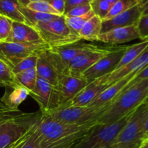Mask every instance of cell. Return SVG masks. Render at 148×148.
Wrapping results in <instances>:
<instances>
[{"label":"cell","instance_id":"obj_34","mask_svg":"<svg viewBox=\"0 0 148 148\" xmlns=\"http://www.w3.org/2000/svg\"><path fill=\"white\" fill-rule=\"evenodd\" d=\"M91 6L90 4H85V5L78 6V7H74L71 10H69L66 14H65V17H79L86 14L89 12L91 11Z\"/></svg>","mask_w":148,"mask_h":148},{"label":"cell","instance_id":"obj_23","mask_svg":"<svg viewBox=\"0 0 148 148\" xmlns=\"http://www.w3.org/2000/svg\"><path fill=\"white\" fill-rule=\"evenodd\" d=\"M20 11L25 19L26 24L32 26V27H34V25L38 24V23H48L51 20H56L58 17H60V16L55 15V14H46V13L33 11L24 6L20 7Z\"/></svg>","mask_w":148,"mask_h":148},{"label":"cell","instance_id":"obj_9","mask_svg":"<svg viewBox=\"0 0 148 148\" xmlns=\"http://www.w3.org/2000/svg\"><path fill=\"white\" fill-rule=\"evenodd\" d=\"M127 46H117L97 61L82 75L88 83L106 75L111 74L121 60Z\"/></svg>","mask_w":148,"mask_h":148},{"label":"cell","instance_id":"obj_13","mask_svg":"<svg viewBox=\"0 0 148 148\" xmlns=\"http://www.w3.org/2000/svg\"><path fill=\"white\" fill-rule=\"evenodd\" d=\"M108 75H104L88 83L72 99L64 104L76 106H86L89 105L101 92L108 87L106 82Z\"/></svg>","mask_w":148,"mask_h":148},{"label":"cell","instance_id":"obj_25","mask_svg":"<svg viewBox=\"0 0 148 148\" xmlns=\"http://www.w3.org/2000/svg\"><path fill=\"white\" fill-rule=\"evenodd\" d=\"M14 77L18 85L28 90L30 93L34 90L38 78L36 68H32L15 74Z\"/></svg>","mask_w":148,"mask_h":148},{"label":"cell","instance_id":"obj_26","mask_svg":"<svg viewBox=\"0 0 148 148\" xmlns=\"http://www.w3.org/2000/svg\"><path fill=\"white\" fill-rule=\"evenodd\" d=\"M33 125L9 148H40L33 131Z\"/></svg>","mask_w":148,"mask_h":148},{"label":"cell","instance_id":"obj_2","mask_svg":"<svg viewBox=\"0 0 148 148\" xmlns=\"http://www.w3.org/2000/svg\"><path fill=\"white\" fill-rule=\"evenodd\" d=\"M148 97V79L137 82L119 94L98 120V124H111L134 111Z\"/></svg>","mask_w":148,"mask_h":148},{"label":"cell","instance_id":"obj_6","mask_svg":"<svg viewBox=\"0 0 148 148\" xmlns=\"http://www.w3.org/2000/svg\"><path fill=\"white\" fill-rule=\"evenodd\" d=\"M133 112L111 124H96L73 148H108L127 124Z\"/></svg>","mask_w":148,"mask_h":148},{"label":"cell","instance_id":"obj_11","mask_svg":"<svg viewBox=\"0 0 148 148\" xmlns=\"http://www.w3.org/2000/svg\"><path fill=\"white\" fill-rule=\"evenodd\" d=\"M114 49V47H99L76 56L69 62L64 75L81 77L87 69Z\"/></svg>","mask_w":148,"mask_h":148},{"label":"cell","instance_id":"obj_43","mask_svg":"<svg viewBox=\"0 0 148 148\" xmlns=\"http://www.w3.org/2000/svg\"><path fill=\"white\" fill-rule=\"evenodd\" d=\"M140 148H148V138H146L142 143Z\"/></svg>","mask_w":148,"mask_h":148},{"label":"cell","instance_id":"obj_28","mask_svg":"<svg viewBox=\"0 0 148 148\" xmlns=\"http://www.w3.org/2000/svg\"><path fill=\"white\" fill-rule=\"evenodd\" d=\"M140 3V0H118L114 3L110 10L109 12L107 14L104 20H108L117 14L130 10L132 7L137 5Z\"/></svg>","mask_w":148,"mask_h":148},{"label":"cell","instance_id":"obj_44","mask_svg":"<svg viewBox=\"0 0 148 148\" xmlns=\"http://www.w3.org/2000/svg\"><path fill=\"white\" fill-rule=\"evenodd\" d=\"M106 1H108V3H110V4H111V5H113V4H114V3L116 2V1H118V0H106Z\"/></svg>","mask_w":148,"mask_h":148},{"label":"cell","instance_id":"obj_31","mask_svg":"<svg viewBox=\"0 0 148 148\" xmlns=\"http://www.w3.org/2000/svg\"><path fill=\"white\" fill-rule=\"evenodd\" d=\"M38 52L34 53H32L27 57L25 58L23 60L20 61L12 69V72L14 75L21 72L23 71L27 70V69H32V68H36L37 64L38 61Z\"/></svg>","mask_w":148,"mask_h":148},{"label":"cell","instance_id":"obj_39","mask_svg":"<svg viewBox=\"0 0 148 148\" xmlns=\"http://www.w3.org/2000/svg\"><path fill=\"white\" fill-rule=\"evenodd\" d=\"M142 9V15L148 14V0H140Z\"/></svg>","mask_w":148,"mask_h":148},{"label":"cell","instance_id":"obj_15","mask_svg":"<svg viewBox=\"0 0 148 148\" xmlns=\"http://www.w3.org/2000/svg\"><path fill=\"white\" fill-rule=\"evenodd\" d=\"M141 16L142 9L139 4L111 18L103 20L101 33L114 28L137 25Z\"/></svg>","mask_w":148,"mask_h":148},{"label":"cell","instance_id":"obj_35","mask_svg":"<svg viewBox=\"0 0 148 148\" xmlns=\"http://www.w3.org/2000/svg\"><path fill=\"white\" fill-rule=\"evenodd\" d=\"M137 27L140 40H143L148 37V14L141 16L137 24Z\"/></svg>","mask_w":148,"mask_h":148},{"label":"cell","instance_id":"obj_41","mask_svg":"<svg viewBox=\"0 0 148 148\" xmlns=\"http://www.w3.org/2000/svg\"><path fill=\"white\" fill-rule=\"evenodd\" d=\"M49 1V0H19V2H20V5L24 6L25 7L28 3L31 2V1Z\"/></svg>","mask_w":148,"mask_h":148},{"label":"cell","instance_id":"obj_37","mask_svg":"<svg viewBox=\"0 0 148 148\" xmlns=\"http://www.w3.org/2000/svg\"><path fill=\"white\" fill-rule=\"evenodd\" d=\"M92 0H65V10L64 15L68 12L69 10L73 9L74 7L78 6L90 4Z\"/></svg>","mask_w":148,"mask_h":148},{"label":"cell","instance_id":"obj_18","mask_svg":"<svg viewBox=\"0 0 148 148\" xmlns=\"http://www.w3.org/2000/svg\"><path fill=\"white\" fill-rule=\"evenodd\" d=\"M148 64V46L147 47L127 66L114 71L108 75L106 82L108 85H112L119 79L124 77L131 73L137 74Z\"/></svg>","mask_w":148,"mask_h":148},{"label":"cell","instance_id":"obj_42","mask_svg":"<svg viewBox=\"0 0 148 148\" xmlns=\"http://www.w3.org/2000/svg\"><path fill=\"white\" fill-rule=\"evenodd\" d=\"M145 139L148 138V117L146 121L145 125Z\"/></svg>","mask_w":148,"mask_h":148},{"label":"cell","instance_id":"obj_22","mask_svg":"<svg viewBox=\"0 0 148 148\" xmlns=\"http://www.w3.org/2000/svg\"><path fill=\"white\" fill-rule=\"evenodd\" d=\"M19 0H0V15L7 17L12 21L26 23L20 11Z\"/></svg>","mask_w":148,"mask_h":148},{"label":"cell","instance_id":"obj_24","mask_svg":"<svg viewBox=\"0 0 148 148\" xmlns=\"http://www.w3.org/2000/svg\"><path fill=\"white\" fill-rule=\"evenodd\" d=\"M147 46L148 41H145V40H142L140 43H135L132 46H127L121 60L114 71L121 69L131 63L147 47Z\"/></svg>","mask_w":148,"mask_h":148},{"label":"cell","instance_id":"obj_10","mask_svg":"<svg viewBox=\"0 0 148 148\" xmlns=\"http://www.w3.org/2000/svg\"><path fill=\"white\" fill-rule=\"evenodd\" d=\"M40 107L41 114H45L61 106L59 92L55 85L41 78H37L36 87L30 93Z\"/></svg>","mask_w":148,"mask_h":148},{"label":"cell","instance_id":"obj_30","mask_svg":"<svg viewBox=\"0 0 148 148\" xmlns=\"http://www.w3.org/2000/svg\"><path fill=\"white\" fill-rule=\"evenodd\" d=\"M94 14L104 20L111 8V4L106 0H92L90 4Z\"/></svg>","mask_w":148,"mask_h":148},{"label":"cell","instance_id":"obj_16","mask_svg":"<svg viewBox=\"0 0 148 148\" xmlns=\"http://www.w3.org/2000/svg\"><path fill=\"white\" fill-rule=\"evenodd\" d=\"M138 38L140 39V37L137 25H134L127 27L114 28L101 33L98 37L97 41L111 45H118Z\"/></svg>","mask_w":148,"mask_h":148},{"label":"cell","instance_id":"obj_14","mask_svg":"<svg viewBox=\"0 0 148 148\" xmlns=\"http://www.w3.org/2000/svg\"><path fill=\"white\" fill-rule=\"evenodd\" d=\"M5 41L29 45H41L46 43L36 28L26 23L14 21H12L11 33Z\"/></svg>","mask_w":148,"mask_h":148},{"label":"cell","instance_id":"obj_5","mask_svg":"<svg viewBox=\"0 0 148 148\" xmlns=\"http://www.w3.org/2000/svg\"><path fill=\"white\" fill-rule=\"evenodd\" d=\"M108 106L96 108L90 106H76L62 104L58 108L42 114L64 124H84L98 121Z\"/></svg>","mask_w":148,"mask_h":148},{"label":"cell","instance_id":"obj_29","mask_svg":"<svg viewBox=\"0 0 148 148\" xmlns=\"http://www.w3.org/2000/svg\"><path fill=\"white\" fill-rule=\"evenodd\" d=\"M94 15L95 14H94L93 12L91 10L85 15L75 17H65V20H66V23L69 30L74 34L79 36V32L80 31L85 23Z\"/></svg>","mask_w":148,"mask_h":148},{"label":"cell","instance_id":"obj_21","mask_svg":"<svg viewBox=\"0 0 148 148\" xmlns=\"http://www.w3.org/2000/svg\"><path fill=\"white\" fill-rule=\"evenodd\" d=\"M102 22V19L96 15L90 18L79 32V36L81 40L97 41L98 37L101 33Z\"/></svg>","mask_w":148,"mask_h":148},{"label":"cell","instance_id":"obj_20","mask_svg":"<svg viewBox=\"0 0 148 148\" xmlns=\"http://www.w3.org/2000/svg\"><path fill=\"white\" fill-rule=\"evenodd\" d=\"M11 92L5 91L4 95L0 99L1 103L12 112H18V107L30 95V92L21 85H17L12 88Z\"/></svg>","mask_w":148,"mask_h":148},{"label":"cell","instance_id":"obj_47","mask_svg":"<svg viewBox=\"0 0 148 148\" xmlns=\"http://www.w3.org/2000/svg\"><path fill=\"white\" fill-rule=\"evenodd\" d=\"M1 41H2V40H1V37H0V42Z\"/></svg>","mask_w":148,"mask_h":148},{"label":"cell","instance_id":"obj_1","mask_svg":"<svg viewBox=\"0 0 148 148\" xmlns=\"http://www.w3.org/2000/svg\"><path fill=\"white\" fill-rule=\"evenodd\" d=\"M98 121L84 124H67L49 118L44 114L33 125V131L40 148H73Z\"/></svg>","mask_w":148,"mask_h":148},{"label":"cell","instance_id":"obj_45","mask_svg":"<svg viewBox=\"0 0 148 148\" xmlns=\"http://www.w3.org/2000/svg\"><path fill=\"white\" fill-rule=\"evenodd\" d=\"M144 103H146L148 104V97H147V98H146V100H145V101Z\"/></svg>","mask_w":148,"mask_h":148},{"label":"cell","instance_id":"obj_40","mask_svg":"<svg viewBox=\"0 0 148 148\" xmlns=\"http://www.w3.org/2000/svg\"><path fill=\"white\" fill-rule=\"evenodd\" d=\"M10 112H12V111H10L9 109L6 108L1 103V102H0V118H1L4 114H7V113H10Z\"/></svg>","mask_w":148,"mask_h":148},{"label":"cell","instance_id":"obj_17","mask_svg":"<svg viewBox=\"0 0 148 148\" xmlns=\"http://www.w3.org/2000/svg\"><path fill=\"white\" fill-rule=\"evenodd\" d=\"M136 75L137 74L135 73L130 74L124 77L117 80L112 85H109L106 89H105L102 92H101L95 98V99L93 101H92L88 106L96 107V108L106 107L109 106V104L119 96V95L121 93L124 87L128 84V82Z\"/></svg>","mask_w":148,"mask_h":148},{"label":"cell","instance_id":"obj_8","mask_svg":"<svg viewBox=\"0 0 148 148\" xmlns=\"http://www.w3.org/2000/svg\"><path fill=\"white\" fill-rule=\"evenodd\" d=\"M50 49L46 43L29 45L13 42H0V61L12 69L20 61L32 53Z\"/></svg>","mask_w":148,"mask_h":148},{"label":"cell","instance_id":"obj_32","mask_svg":"<svg viewBox=\"0 0 148 148\" xmlns=\"http://www.w3.org/2000/svg\"><path fill=\"white\" fill-rule=\"evenodd\" d=\"M27 8L33 10V11L38 12L46 13V14H55V15L62 16L57 11L54 10L46 1H31L25 6Z\"/></svg>","mask_w":148,"mask_h":148},{"label":"cell","instance_id":"obj_46","mask_svg":"<svg viewBox=\"0 0 148 148\" xmlns=\"http://www.w3.org/2000/svg\"><path fill=\"white\" fill-rule=\"evenodd\" d=\"M145 40V41H148V37L146 38L145 39H144V40Z\"/></svg>","mask_w":148,"mask_h":148},{"label":"cell","instance_id":"obj_38","mask_svg":"<svg viewBox=\"0 0 148 148\" xmlns=\"http://www.w3.org/2000/svg\"><path fill=\"white\" fill-rule=\"evenodd\" d=\"M48 2L61 15H64L65 10V0H49Z\"/></svg>","mask_w":148,"mask_h":148},{"label":"cell","instance_id":"obj_3","mask_svg":"<svg viewBox=\"0 0 148 148\" xmlns=\"http://www.w3.org/2000/svg\"><path fill=\"white\" fill-rule=\"evenodd\" d=\"M147 117L148 104L143 103L134 110L108 148H140L145 140V125Z\"/></svg>","mask_w":148,"mask_h":148},{"label":"cell","instance_id":"obj_27","mask_svg":"<svg viewBox=\"0 0 148 148\" xmlns=\"http://www.w3.org/2000/svg\"><path fill=\"white\" fill-rule=\"evenodd\" d=\"M14 75L7 65L0 61V87L13 88L17 86Z\"/></svg>","mask_w":148,"mask_h":148},{"label":"cell","instance_id":"obj_4","mask_svg":"<svg viewBox=\"0 0 148 148\" xmlns=\"http://www.w3.org/2000/svg\"><path fill=\"white\" fill-rule=\"evenodd\" d=\"M10 112L0 118V148H9L38 120L41 113Z\"/></svg>","mask_w":148,"mask_h":148},{"label":"cell","instance_id":"obj_12","mask_svg":"<svg viewBox=\"0 0 148 148\" xmlns=\"http://www.w3.org/2000/svg\"><path fill=\"white\" fill-rule=\"evenodd\" d=\"M88 84V81L82 77L69 75H60L56 87L59 92L61 105L72 99Z\"/></svg>","mask_w":148,"mask_h":148},{"label":"cell","instance_id":"obj_19","mask_svg":"<svg viewBox=\"0 0 148 148\" xmlns=\"http://www.w3.org/2000/svg\"><path fill=\"white\" fill-rule=\"evenodd\" d=\"M36 69L38 77L45 79L56 86L60 75L51 60L48 54L47 49L38 52V61Z\"/></svg>","mask_w":148,"mask_h":148},{"label":"cell","instance_id":"obj_7","mask_svg":"<svg viewBox=\"0 0 148 148\" xmlns=\"http://www.w3.org/2000/svg\"><path fill=\"white\" fill-rule=\"evenodd\" d=\"M33 27L50 48L72 44L81 40L79 36L69 30L64 15L48 23L36 24Z\"/></svg>","mask_w":148,"mask_h":148},{"label":"cell","instance_id":"obj_36","mask_svg":"<svg viewBox=\"0 0 148 148\" xmlns=\"http://www.w3.org/2000/svg\"><path fill=\"white\" fill-rule=\"evenodd\" d=\"M148 79V64L145 66V67L143 68V69H142L140 72H138V73H137V75H136L135 76H134V77H133L132 79L131 80L128 82V84H127V85L124 87V89L122 90V91L121 92V93L122 92H124V90H126L127 89L130 88V87H132V85H134V84H136L137 82H140V81L143 80V79Z\"/></svg>","mask_w":148,"mask_h":148},{"label":"cell","instance_id":"obj_33","mask_svg":"<svg viewBox=\"0 0 148 148\" xmlns=\"http://www.w3.org/2000/svg\"><path fill=\"white\" fill-rule=\"evenodd\" d=\"M12 21L7 17L0 15V37L2 41H5L10 36L12 30Z\"/></svg>","mask_w":148,"mask_h":148}]
</instances>
